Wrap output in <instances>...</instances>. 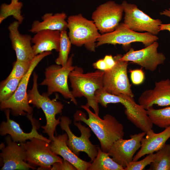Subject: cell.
Wrapping results in <instances>:
<instances>
[{
  "instance_id": "cell-20",
  "label": "cell",
  "mask_w": 170,
  "mask_h": 170,
  "mask_svg": "<svg viewBox=\"0 0 170 170\" xmlns=\"http://www.w3.org/2000/svg\"><path fill=\"white\" fill-rule=\"evenodd\" d=\"M169 138L170 126L158 133H155L152 129L148 131L145 137L142 139L140 149L134 156L133 161H137L146 155L157 151L164 145Z\"/></svg>"
},
{
  "instance_id": "cell-23",
  "label": "cell",
  "mask_w": 170,
  "mask_h": 170,
  "mask_svg": "<svg viewBox=\"0 0 170 170\" xmlns=\"http://www.w3.org/2000/svg\"><path fill=\"white\" fill-rule=\"evenodd\" d=\"M66 14L64 12L46 13L42 17V21H34L29 31L33 33L44 30L59 31H61L67 29V23L66 19Z\"/></svg>"
},
{
  "instance_id": "cell-13",
  "label": "cell",
  "mask_w": 170,
  "mask_h": 170,
  "mask_svg": "<svg viewBox=\"0 0 170 170\" xmlns=\"http://www.w3.org/2000/svg\"><path fill=\"white\" fill-rule=\"evenodd\" d=\"M123 12L121 4L109 1L98 6L91 18L100 33L103 34L115 30L120 23Z\"/></svg>"
},
{
  "instance_id": "cell-18",
  "label": "cell",
  "mask_w": 170,
  "mask_h": 170,
  "mask_svg": "<svg viewBox=\"0 0 170 170\" xmlns=\"http://www.w3.org/2000/svg\"><path fill=\"white\" fill-rule=\"evenodd\" d=\"M139 104L147 110L154 105L161 106H170V80L156 82L152 89L144 91L139 97Z\"/></svg>"
},
{
  "instance_id": "cell-4",
  "label": "cell",
  "mask_w": 170,
  "mask_h": 170,
  "mask_svg": "<svg viewBox=\"0 0 170 170\" xmlns=\"http://www.w3.org/2000/svg\"><path fill=\"white\" fill-rule=\"evenodd\" d=\"M38 75L35 72L33 74V84L32 88L27 92L28 101L38 109H41L46 117V123L41 126L43 132L48 134V139L51 141L54 138V133L57 126L60 124V117L56 119V114L61 113L63 105L57 100L58 95L51 99L45 93L41 94L38 89Z\"/></svg>"
},
{
  "instance_id": "cell-29",
  "label": "cell",
  "mask_w": 170,
  "mask_h": 170,
  "mask_svg": "<svg viewBox=\"0 0 170 170\" xmlns=\"http://www.w3.org/2000/svg\"><path fill=\"white\" fill-rule=\"evenodd\" d=\"M31 62L32 60L25 61L16 60L14 63L10 73L4 80L1 82L0 86L3 85L11 78H22L28 71Z\"/></svg>"
},
{
  "instance_id": "cell-27",
  "label": "cell",
  "mask_w": 170,
  "mask_h": 170,
  "mask_svg": "<svg viewBox=\"0 0 170 170\" xmlns=\"http://www.w3.org/2000/svg\"><path fill=\"white\" fill-rule=\"evenodd\" d=\"M22 6V3L19 1L11 2L9 4H2L0 9V23L8 17L12 16L20 24L24 19L21 14Z\"/></svg>"
},
{
  "instance_id": "cell-38",
  "label": "cell",
  "mask_w": 170,
  "mask_h": 170,
  "mask_svg": "<svg viewBox=\"0 0 170 170\" xmlns=\"http://www.w3.org/2000/svg\"><path fill=\"white\" fill-rule=\"evenodd\" d=\"M11 0V2H13L19 1V0Z\"/></svg>"
},
{
  "instance_id": "cell-32",
  "label": "cell",
  "mask_w": 170,
  "mask_h": 170,
  "mask_svg": "<svg viewBox=\"0 0 170 170\" xmlns=\"http://www.w3.org/2000/svg\"><path fill=\"white\" fill-rule=\"evenodd\" d=\"M130 72L131 81L134 84L139 85L143 82L144 79V75L141 70H131Z\"/></svg>"
},
{
  "instance_id": "cell-25",
  "label": "cell",
  "mask_w": 170,
  "mask_h": 170,
  "mask_svg": "<svg viewBox=\"0 0 170 170\" xmlns=\"http://www.w3.org/2000/svg\"><path fill=\"white\" fill-rule=\"evenodd\" d=\"M146 111L153 124L163 128L170 126V106L158 109L151 107Z\"/></svg>"
},
{
  "instance_id": "cell-3",
  "label": "cell",
  "mask_w": 170,
  "mask_h": 170,
  "mask_svg": "<svg viewBox=\"0 0 170 170\" xmlns=\"http://www.w3.org/2000/svg\"><path fill=\"white\" fill-rule=\"evenodd\" d=\"M98 104L105 107L110 103H120L125 108V113L127 119L143 132H147L152 129L153 124L150 119L146 110L135 101L133 98L121 94L109 93L103 89L97 90L95 94Z\"/></svg>"
},
{
  "instance_id": "cell-10",
  "label": "cell",
  "mask_w": 170,
  "mask_h": 170,
  "mask_svg": "<svg viewBox=\"0 0 170 170\" xmlns=\"http://www.w3.org/2000/svg\"><path fill=\"white\" fill-rule=\"evenodd\" d=\"M158 39L156 35L148 32L135 31L121 23L113 31L101 34L97 40L96 47L107 44L126 46L134 42H141L146 47Z\"/></svg>"
},
{
  "instance_id": "cell-9",
  "label": "cell",
  "mask_w": 170,
  "mask_h": 170,
  "mask_svg": "<svg viewBox=\"0 0 170 170\" xmlns=\"http://www.w3.org/2000/svg\"><path fill=\"white\" fill-rule=\"evenodd\" d=\"M24 144L26 162L32 167H38L37 170H51L54 163L63 160L51 150L50 143L43 140L34 138Z\"/></svg>"
},
{
  "instance_id": "cell-17",
  "label": "cell",
  "mask_w": 170,
  "mask_h": 170,
  "mask_svg": "<svg viewBox=\"0 0 170 170\" xmlns=\"http://www.w3.org/2000/svg\"><path fill=\"white\" fill-rule=\"evenodd\" d=\"M7 121H3L0 125V134L2 136L8 134L13 141L20 143H24L28 139L32 138L40 139L50 143L51 141L49 139L44 137L37 132L40 124L32 116V114H27L26 116L30 121L32 126L31 132L29 133L24 132L20 128L19 124L10 118V110L9 109L4 110Z\"/></svg>"
},
{
  "instance_id": "cell-15",
  "label": "cell",
  "mask_w": 170,
  "mask_h": 170,
  "mask_svg": "<svg viewBox=\"0 0 170 170\" xmlns=\"http://www.w3.org/2000/svg\"><path fill=\"white\" fill-rule=\"evenodd\" d=\"M159 44L156 41L142 49L134 50L132 48L122 55V60L131 61L151 71H155L159 65L163 64L166 58L164 54L158 52Z\"/></svg>"
},
{
  "instance_id": "cell-6",
  "label": "cell",
  "mask_w": 170,
  "mask_h": 170,
  "mask_svg": "<svg viewBox=\"0 0 170 170\" xmlns=\"http://www.w3.org/2000/svg\"><path fill=\"white\" fill-rule=\"evenodd\" d=\"M51 54V51L45 52L34 57L28 71L22 78L15 93L8 100L0 102L1 110L10 109L14 116L32 114L33 109L29 105L27 92L29 79L34 70L39 62Z\"/></svg>"
},
{
  "instance_id": "cell-8",
  "label": "cell",
  "mask_w": 170,
  "mask_h": 170,
  "mask_svg": "<svg viewBox=\"0 0 170 170\" xmlns=\"http://www.w3.org/2000/svg\"><path fill=\"white\" fill-rule=\"evenodd\" d=\"M122 55L114 56L115 65L111 69L104 71L102 89L109 93L117 95H126L133 98L127 74L128 61L122 60Z\"/></svg>"
},
{
  "instance_id": "cell-34",
  "label": "cell",
  "mask_w": 170,
  "mask_h": 170,
  "mask_svg": "<svg viewBox=\"0 0 170 170\" xmlns=\"http://www.w3.org/2000/svg\"><path fill=\"white\" fill-rule=\"evenodd\" d=\"M93 65L94 68L101 71H105L108 69L103 59L99 60L94 63Z\"/></svg>"
},
{
  "instance_id": "cell-26",
  "label": "cell",
  "mask_w": 170,
  "mask_h": 170,
  "mask_svg": "<svg viewBox=\"0 0 170 170\" xmlns=\"http://www.w3.org/2000/svg\"><path fill=\"white\" fill-rule=\"evenodd\" d=\"M156 156L149 170H170V144H165L156 152Z\"/></svg>"
},
{
  "instance_id": "cell-37",
  "label": "cell",
  "mask_w": 170,
  "mask_h": 170,
  "mask_svg": "<svg viewBox=\"0 0 170 170\" xmlns=\"http://www.w3.org/2000/svg\"><path fill=\"white\" fill-rule=\"evenodd\" d=\"M170 6V3H169ZM160 14L164 15L170 18V7L168 9H166L160 13Z\"/></svg>"
},
{
  "instance_id": "cell-12",
  "label": "cell",
  "mask_w": 170,
  "mask_h": 170,
  "mask_svg": "<svg viewBox=\"0 0 170 170\" xmlns=\"http://www.w3.org/2000/svg\"><path fill=\"white\" fill-rule=\"evenodd\" d=\"M124 13V24L136 32H148L156 35L160 31L162 21L153 19L140 10L134 4L123 1L121 3Z\"/></svg>"
},
{
  "instance_id": "cell-1",
  "label": "cell",
  "mask_w": 170,
  "mask_h": 170,
  "mask_svg": "<svg viewBox=\"0 0 170 170\" xmlns=\"http://www.w3.org/2000/svg\"><path fill=\"white\" fill-rule=\"evenodd\" d=\"M81 107L87 112L88 118L83 112L77 110L74 116V121H82L88 126L99 140L101 150L107 153L116 141L123 138V125L110 114H106L102 119L93 112L86 104Z\"/></svg>"
},
{
  "instance_id": "cell-19",
  "label": "cell",
  "mask_w": 170,
  "mask_h": 170,
  "mask_svg": "<svg viewBox=\"0 0 170 170\" xmlns=\"http://www.w3.org/2000/svg\"><path fill=\"white\" fill-rule=\"evenodd\" d=\"M20 25L15 21L8 26L12 47L15 51L16 60L31 61L35 56L31 44L32 37L29 35L20 34L18 30Z\"/></svg>"
},
{
  "instance_id": "cell-7",
  "label": "cell",
  "mask_w": 170,
  "mask_h": 170,
  "mask_svg": "<svg viewBox=\"0 0 170 170\" xmlns=\"http://www.w3.org/2000/svg\"><path fill=\"white\" fill-rule=\"evenodd\" d=\"M73 56L71 54L63 66L56 64L47 67L45 72V78L40 85L47 86L46 93L48 96L54 93L58 92L64 98L70 99L76 105L77 103L69 88L67 82L70 73L75 67L72 65Z\"/></svg>"
},
{
  "instance_id": "cell-36",
  "label": "cell",
  "mask_w": 170,
  "mask_h": 170,
  "mask_svg": "<svg viewBox=\"0 0 170 170\" xmlns=\"http://www.w3.org/2000/svg\"><path fill=\"white\" fill-rule=\"evenodd\" d=\"M166 30L170 32V23L167 24H162L160 26V31Z\"/></svg>"
},
{
  "instance_id": "cell-39",
  "label": "cell",
  "mask_w": 170,
  "mask_h": 170,
  "mask_svg": "<svg viewBox=\"0 0 170 170\" xmlns=\"http://www.w3.org/2000/svg\"><path fill=\"white\" fill-rule=\"evenodd\" d=\"M152 1H155V0H151Z\"/></svg>"
},
{
  "instance_id": "cell-31",
  "label": "cell",
  "mask_w": 170,
  "mask_h": 170,
  "mask_svg": "<svg viewBox=\"0 0 170 170\" xmlns=\"http://www.w3.org/2000/svg\"><path fill=\"white\" fill-rule=\"evenodd\" d=\"M156 153H151L139 161H133L124 167V170H142L148 165L150 164L156 158Z\"/></svg>"
},
{
  "instance_id": "cell-28",
  "label": "cell",
  "mask_w": 170,
  "mask_h": 170,
  "mask_svg": "<svg viewBox=\"0 0 170 170\" xmlns=\"http://www.w3.org/2000/svg\"><path fill=\"white\" fill-rule=\"evenodd\" d=\"M71 44L66 30L60 31L59 55L55 60L56 64L63 66L66 64L69 58Z\"/></svg>"
},
{
  "instance_id": "cell-24",
  "label": "cell",
  "mask_w": 170,
  "mask_h": 170,
  "mask_svg": "<svg viewBox=\"0 0 170 170\" xmlns=\"http://www.w3.org/2000/svg\"><path fill=\"white\" fill-rule=\"evenodd\" d=\"M97 155L88 170H124L123 167L115 162L107 152L97 147Z\"/></svg>"
},
{
  "instance_id": "cell-14",
  "label": "cell",
  "mask_w": 170,
  "mask_h": 170,
  "mask_svg": "<svg viewBox=\"0 0 170 170\" xmlns=\"http://www.w3.org/2000/svg\"><path fill=\"white\" fill-rule=\"evenodd\" d=\"M7 146L1 150V170L35 169L26 161V150L24 143L18 144L12 140L10 135L5 137Z\"/></svg>"
},
{
  "instance_id": "cell-35",
  "label": "cell",
  "mask_w": 170,
  "mask_h": 170,
  "mask_svg": "<svg viewBox=\"0 0 170 170\" xmlns=\"http://www.w3.org/2000/svg\"><path fill=\"white\" fill-rule=\"evenodd\" d=\"M103 59L107 65L108 70L112 68L116 64L115 60L111 55H105Z\"/></svg>"
},
{
  "instance_id": "cell-5",
  "label": "cell",
  "mask_w": 170,
  "mask_h": 170,
  "mask_svg": "<svg viewBox=\"0 0 170 170\" xmlns=\"http://www.w3.org/2000/svg\"><path fill=\"white\" fill-rule=\"evenodd\" d=\"M67 22L68 34L72 44L77 47L84 45L88 50L95 52L97 40L101 34L94 22L81 14L69 16Z\"/></svg>"
},
{
  "instance_id": "cell-21",
  "label": "cell",
  "mask_w": 170,
  "mask_h": 170,
  "mask_svg": "<svg viewBox=\"0 0 170 170\" xmlns=\"http://www.w3.org/2000/svg\"><path fill=\"white\" fill-rule=\"evenodd\" d=\"M68 139L66 133L55 136L49 144L51 149L55 153L71 163L77 170H88L91 163L79 158L70 149L66 144Z\"/></svg>"
},
{
  "instance_id": "cell-33",
  "label": "cell",
  "mask_w": 170,
  "mask_h": 170,
  "mask_svg": "<svg viewBox=\"0 0 170 170\" xmlns=\"http://www.w3.org/2000/svg\"><path fill=\"white\" fill-rule=\"evenodd\" d=\"M76 170V168L71 163L63 159L61 162L54 163L52 166L51 170Z\"/></svg>"
},
{
  "instance_id": "cell-22",
  "label": "cell",
  "mask_w": 170,
  "mask_h": 170,
  "mask_svg": "<svg viewBox=\"0 0 170 170\" xmlns=\"http://www.w3.org/2000/svg\"><path fill=\"white\" fill-rule=\"evenodd\" d=\"M60 37V31H59L44 30L35 33L31 39L35 55L53 50L59 52Z\"/></svg>"
},
{
  "instance_id": "cell-30",
  "label": "cell",
  "mask_w": 170,
  "mask_h": 170,
  "mask_svg": "<svg viewBox=\"0 0 170 170\" xmlns=\"http://www.w3.org/2000/svg\"><path fill=\"white\" fill-rule=\"evenodd\" d=\"M22 78H12L0 86V101L9 99L15 93Z\"/></svg>"
},
{
  "instance_id": "cell-2",
  "label": "cell",
  "mask_w": 170,
  "mask_h": 170,
  "mask_svg": "<svg viewBox=\"0 0 170 170\" xmlns=\"http://www.w3.org/2000/svg\"><path fill=\"white\" fill-rule=\"evenodd\" d=\"M104 74V71L99 70L84 73L82 68L75 66L69 76L74 97H85L87 100L86 105L97 115H99V109L95 94L97 90L103 88Z\"/></svg>"
},
{
  "instance_id": "cell-16",
  "label": "cell",
  "mask_w": 170,
  "mask_h": 170,
  "mask_svg": "<svg viewBox=\"0 0 170 170\" xmlns=\"http://www.w3.org/2000/svg\"><path fill=\"white\" fill-rule=\"evenodd\" d=\"M146 134V132L142 131L131 135L128 139H119L113 143L107 153L115 162L124 168L133 161L134 155L140 148L141 140Z\"/></svg>"
},
{
  "instance_id": "cell-11",
  "label": "cell",
  "mask_w": 170,
  "mask_h": 170,
  "mask_svg": "<svg viewBox=\"0 0 170 170\" xmlns=\"http://www.w3.org/2000/svg\"><path fill=\"white\" fill-rule=\"evenodd\" d=\"M60 126L61 129L67 133L68 139L66 144L70 149L78 156L80 152L86 153L93 162L98 152L97 147L91 143L89 138L91 136V130L89 127L82 125L80 121H74V124L77 127L81 133L80 137L75 135L70 127L71 120L67 116H62L60 118Z\"/></svg>"
}]
</instances>
